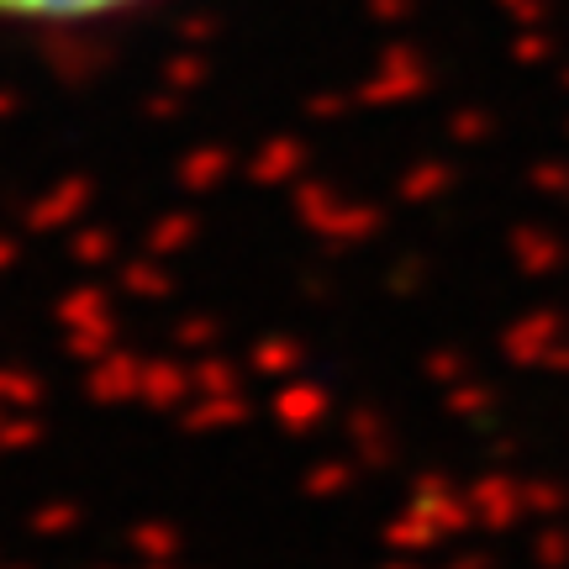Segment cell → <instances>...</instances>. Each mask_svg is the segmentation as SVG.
Instances as JSON below:
<instances>
[{"instance_id": "obj_1", "label": "cell", "mask_w": 569, "mask_h": 569, "mask_svg": "<svg viewBox=\"0 0 569 569\" xmlns=\"http://www.w3.org/2000/svg\"><path fill=\"white\" fill-rule=\"evenodd\" d=\"M138 0H0V17L6 21H90V17H111L127 11Z\"/></svg>"}]
</instances>
